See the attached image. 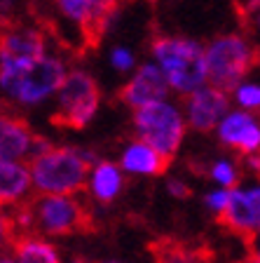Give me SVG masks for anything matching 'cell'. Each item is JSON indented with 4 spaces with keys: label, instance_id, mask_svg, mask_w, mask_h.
<instances>
[{
    "label": "cell",
    "instance_id": "cell-1",
    "mask_svg": "<svg viewBox=\"0 0 260 263\" xmlns=\"http://www.w3.org/2000/svg\"><path fill=\"white\" fill-rule=\"evenodd\" d=\"M92 230V212L75 195H38L3 219V233L68 237Z\"/></svg>",
    "mask_w": 260,
    "mask_h": 263
},
{
    "label": "cell",
    "instance_id": "cell-2",
    "mask_svg": "<svg viewBox=\"0 0 260 263\" xmlns=\"http://www.w3.org/2000/svg\"><path fill=\"white\" fill-rule=\"evenodd\" d=\"M98 160L82 148H49L47 153L28 160L33 188L38 195H77L89 183V167Z\"/></svg>",
    "mask_w": 260,
    "mask_h": 263
},
{
    "label": "cell",
    "instance_id": "cell-3",
    "mask_svg": "<svg viewBox=\"0 0 260 263\" xmlns=\"http://www.w3.org/2000/svg\"><path fill=\"white\" fill-rule=\"evenodd\" d=\"M152 59L167 76L173 92L190 97L192 92L209 85L206 68V47L197 40L178 38V35H159L150 45Z\"/></svg>",
    "mask_w": 260,
    "mask_h": 263
},
{
    "label": "cell",
    "instance_id": "cell-4",
    "mask_svg": "<svg viewBox=\"0 0 260 263\" xmlns=\"http://www.w3.org/2000/svg\"><path fill=\"white\" fill-rule=\"evenodd\" d=\"M258 61L255 47L242 33H225L206 45V68H209V85L234 92L244 82L246 73Z\"/></svg>",
    "mask_w": 260,
    "mask_h": 263
},
{
    "label": "cell",
    "instance_id": "cell-5",
    "mask_svg": "<svg viewBox=\"0 0 260 263\" xmlns=\"http://www.w3.org/2000/svg\"><path fill=\"white\" fill-rule=\"evenodd\" d=\"M131 122H134L136 139L150 143L169 162L178 153L181 143L185 139V129H188L185 115L171 101H157V104L134 110Z\"/></svg>",
    "mask_w": 260,
    "mask_h": 263
},
{
    "label": "cell",
    "instance_id": "cell-6",
    "mask_svg": "<svg viewBox=\"0 0 260 263\" xmlns=\"http://www.w3.org/2000/svg\"><path fill=\"white\" fill-rule=\"evenodd\" d=\"M98 101H101V89L96 80L89 73L73 68L66 78L64 87L56 94V110L52 115V122L56 127L85 129L96 115Z\"/></svg>",
    "mask_w": 260,
    "mask_h": 263
},
{
    "label": "cell",
    "instance_id": "cell-7",
    "mask_svg": "<svg viewBox=\"0 0 260 263\" xmlns=\"http://www.w3.org/2000/svg\"><path fill=\"white\" fill-rule=\"evenodd\" d=\"M68 73L71 71L66 68V61L61 57L47 54L28 71H24L16 80H12L7 87H3V92L19 106H38L47 101L52 94H59Z\"/></svg>",
    "mask_w": 260,
    "mask_h": 263
},
{
    "label": "cell",
    "instance_id": "cell-8",
    "mask_svg": "<svg viewBox=\"0 0 260 263\" xmlns=\"http://www.w3.org/2000/svg\"><path fill=\"white\" fill-rule=\"evenodd\" d=\"M47 57L45 35L26 24H12L3 33L0 47V85L7 87L12 80L28 71L33 64Z\"/></svg>",
    "mask_w": 260,
    "mask_h": 263
},
{
    "label": "cell",
    "instance_id": "cell-9",
    "mask_svg": "<svg viewBox=\"0 0 260 263\" xmlns=\"http://www.w3.org/2000/svg\"><path fill=\"white\" fill-rule=\"evenodd\" d=\"M216 221L221 228L251 245L260 233V183L249 188H232L228 207L221 216H216Z\"/></svg>",
    "mask_w": 260,
    "mask_h": 263
},
{
    "label": "cell",
    "instance_id": "cell-10",
    "mask_svg": "<svg viewBox=\"0 0 260 263\" xmlns=\"http://www.w3.org/2000/svg\"><path fill=\"white\" fill-rule=\"evenodd\" d=\"M54 5L66 22L80 28L87 45H96L119 0H54Z\"/></svg>",
    "mask_w": 260,
    "mask_h": 263
},
{
    "label": "cell",
    "instance_id": "cell-11",
    "mask_svg": "<svg viewBox=\"0 0 260 263\" xmlns=\"http://www.w3.org/2000/svg\"><path fill=\"white\" fill-rule=\"evenodd\" d=\"M230 113V97L228 92L213 87V85H204L202 89L192 92L185 97V120L188 127L195 132H213L218 129L225 115Z\"/></svg>",
    "mask_w": 260,
    "mask_h": 263
},
{
    "label": "cell",
    "instance_id": "cell-12",
    "mask_svg": "<svg viewBox=\"0 0 260 263\" xmlns=\"http://www.w3.org/2000/svg\"><path fill=\"white\" fill-rule=\"evenodd\" d=\"M169 89H171V85L162 73V68L155 61H148V64L138 66V71L131 76V80L119 89V101L127 104L129 108L138 110L143 106L167 101Z\"/></svg>",
    "mask_w": 260,
    "mask_h": 263
},
{
    "label": "cell",
    "instance_id": "cell-13",
    "mask_svg": "<svg viewBox=\"0 0 260 263\" xmlns=\"http://www.w3.org/2000/svg\"><path fill=\"white\" fill-rule=\"evenodd\" d=\"M218 141L237 151L239 155L251 158L260 155V118L249 110H230L218 125Z\"/></svg>",
    "mask_w": 260,
    "mask_h": 263
},
{
    "label": "cell",
    "instance_id": "cell-14",
    "mask_svg": "<svg viewBox=\"0 0 260 263\" xmlns=\"http://www.w3.org/2000/svg\"><path fill=\"white\" fill-rule=\"evenodd\" d=\"M31 125L19 115H3L0 122V162H16L24 160L28 162L35 143Z\"/></svg>",
    "mask_w": 260,
    "mask_h": 263
},
{
    "label": "cell",
    "instance_id": "cell-15",
    "mask_svg": "<svg viewBox=\"0 0 260 263\" xmlns=\"http://www.w3.org/2000/svg\"><path fill=\"white\" fill-rule=\"evenodd\" d=\"M33 174L31 164L24 160L16 162H0V202L5 209L22 207L31 200Z\"/></svg>",
    "mask_w": 260,
    "mask_h": 263
},
{
    "label": "cell",
    "instance_id": "cell-16",
    "mask_svg": "<svg viewBox=\"0 0 260 263\" xmlns=\"http://www.w3.org/2000/svg\"><path fill=\"white\" fill-rule=\"evenodd\" d=\"M119 167L127 174L136 176H159L167 172L169 160L159 155L150 143L141 141V139H131L125 146L122 155H119Z\"/></svg>",
    "mask_w": 260,
    "mask_h": 263
},
{
    "label": "cell",
    "instance_id": "cell-17",
    "mask_svg": "<svg viewBox=\"0 0 260 263\" xmlns=\"http://www.w3.org/2000/svg\"><path fill=\"white\" fill-rule=\"evenodd\" d=\"M16 263H59V254L45 237L33 233H3Z\"/></svg>",
    "mask_w": 260,
    "mask_h": 263
},
{
    "label": "cell",
    "instance_id": "cell-18",
    "mask_svg": "<svg viewBox=\"0 0 260 263\" xmlns=\"http://www.w3.org/2000/svg\"><path fill=\"white\" fill-rule=\"evenodd\" d=\"M92 197L98 204H110L115 197L125 188V176H122V167L110 160H98L92 167L89 174V183H87Z\"/></svg>",
    "mask_w": 260,
    "mask_h": 263
},
{
    "label": "cell",
    "instance_id": "cell-19",
    "mask_svg": "<svg viewBox=\"0 0 260 263\" xmlns=\"http://www.w3.org/2000/svg\"><path fill=\"white\" fill-rule=\"evenodd\" d=\"M234 104L242 110L249 113H260V82H242L232 92Z\"/></svg>",
    "mask_w": 260,
    "mask_h": 263
},
{
    "label": "cell",
    "instance_id": "cell-20",
    "mask_svg": "<svg viewBox=\"0 0 260 263\" xmlns=\"http://www.w3.org/2000/svg\"><path fill=\"white\" fill-rule=\"evenodd\" d=\"M211 179L216 181L218 186H225L232 191V186H237V181H239L234 162H230V160H216L211 164Z\"/></svg>",
    "mask_w": 260,
    "mask_h": 263
},
{
    "label": "cell",
    "instance_id": "cell-21",
    "mask_svg": "<svg viewBox=\"0 0 260 263\" xmlns=\"http://www.w3.org/2000/svg\"><path fill=\"white\" fill-rule=\"evenodd\" d=\"M110 64H113L115 71L119 73H129L134 68V54H131V49L127 47H115L110 52Z\"/></svg>",
    "mask_w": 260,
    "mask_h": 263
},
{
    "label": "cell",
    "instance_id": "cell-22",
    "mask_svg": "<svg viewBox=\"0 0 260 263\" xmlns=\"http://www.w3.org/2000/svg\"><path fill=\"white\" fill-rule=\"evenodd\" d=\"M204 202H206V207L216 214V216H221V214L225 212V207H228V202H230V191H213V193H209V195L204 197Z\"/></svg>",
    "mask_w": 260,
    "mask_h": 263
},
{
    "label": "cell",
    "instance_id": "cell-23",
    "mask_svg": "<svg viewBox=\"0 0 260 263\" xmlns=\"http://www.w3.org/2000/svg\"><path fill=\"white\" fill-rule=\"evenodd\" d=\"M169 193H171L173 197H178V200H183V197H190V188L185 186V183H181V181H176V179L169 181Z\"/></svg>",
    "mask_w": 260,
    "mask_h": 263
},
{
    "label": "cell",
    "instance_id": "cell-24",
    "mask_svg": "<svg viewBox=\"0 0 260 263\" xmlns=\"http://www.w3.org/2000/svg\"><path fill=\"white\" fill-rule=\"evenodd\" d=\"M249 247H251V252H253V256H258V258H260V233L253 237V242H251Z\"/></svg>",
    "mask_w": 260,
    "mask_h": 263
},
{
    "label": "cell",
    "instance_id": "cell-25",
    "mask_svg": "<svg viewBox=\"0 0 260 263\" xmlns=\"http://www.w3.org/2000/svg\"><path fill=\"white\" fill-rule=\"evenodd\" d=\"M253 12H255V24H258V28H260V0L253 3Z\"/></svg>",
    "mask_w": 260,
    "mask_h": 263
},
{
    "label": "cell",
    "instance_id": "cell-26",
    "mask_svg": "<svg viewBox=\"0 0 260 263\" xmlns=\"http://www.w3.org/2000/svg\"><path fill=\"white\" fill-rule=\"evenodd\" d=\"M237 263H260V258H258V256H253V254H251L249 258H244V261H237Z\"/></svg>",
    "mask_w": 260,
    "mask_h": 263
},
{
    "label": "cell",
    "instance_id": "cell-27",
    "mask_svg": "<svg viewBox=\"0 0 260 263\" xmlns=\"http://www.w3.org/2000/svg\"><path fill=\"white\" fill-rule=\"evenodd\" d=\"M197 263H213V261H211V256L206 254V256H204V258H199V261H197Z\"/></svg>",
    "mask_w": 260,
    "mask_h": 263
},
{
    "label": "cell",
    "instance_id": "cell-28",
    "mask_svg": "<svg viewBox=\"0 0 260 263\" xmlns=\"http://www.w3.org/2000/svg\"><path fill=\"white\" fill-rule=\"evenodd\" d=\"M7 7H10V0H3V12L7 14Z\"/></svg>",
    "mask_w": 260,
    "mask_h": 263
},
{
    "label": "cell",
    "instance_id": "cell-29",
    "mask_svg": "<svg viewBox=\"0 0 260 263\" xmlns=\"http://www.w3.org/2000/svg\"><path fill=\"white\" fill-rule=\"evenodd\" d=\"M3 263H16L14 258H10V256H3Z\"/></svg>",
    "mask_w": 260,
    "mask_h": 263
},
{
    "label": "cell",
    "instance_id": "cell-30",
    "mask_svg": "<svg viewBox=\"0 0 260 263\" xmlns=\"http://www.w3.org/2000/svg\"><path fill=\"white\" fill-rule=\"evenodd\" d=\"M73 263H85V261H82V258H75V261H73Z\"/></svg>",
    "mask_w": 260,
    "mask_h": 263
}]
</instances>
